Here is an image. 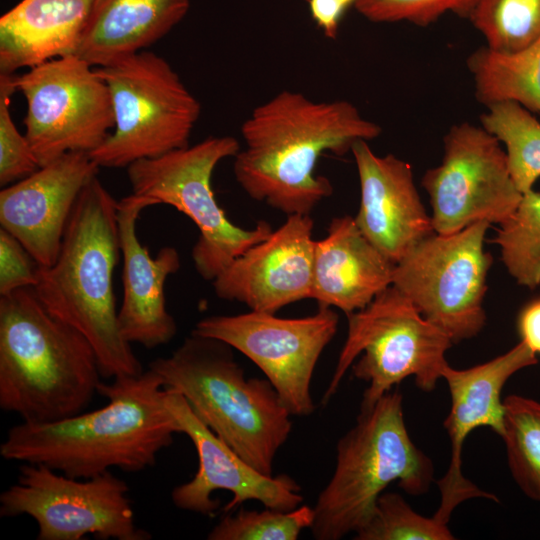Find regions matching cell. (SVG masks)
<instances>
[{
    "label": "cell",
    "instance_id": "3957f363",
    "mask_svg": "<svg viewBox=\"0 0 540 540\" xmlns=\"http://www.w3.org/2000/svg\"><path fill=\"white\" fill-rule=\"evenodd\" d=\"M118 201L97 176L83 188L56 261L38 265L33 287L43 306L81 332L98 358L102 377L138 376L144 370L122 336L113 291L121 248Z\"/></svg>",
    "mask_w": 540,
    "mask_h": 540
},
{
    "label": "cell",
    "instance_id": "7402d4cb",
    "mask_svg": "<svg viewBox=\"0 0 540 540\" xmlns=\"http://www.w3.org/2000/svg\"><path fill=\"white\" fill-rule=\"evenodd\" d=\"M92 0H21L0 18V73L75 55Z\"/></svg>",
    "mask_w": 540,
    "mask_h": 540
},
{
    "label": "cell",
    "instance_id": "e0dca14e",
    "mask_svg": "<svg viewBox=\"0 0 540 540\" xmlns=\"http://www.w3.org/2000/svg\"><path fill=\"white\" fill-rule=\"evenodd\" d=\"M310 215H289L269 236L235 258L212 281L217 297L276 313L311 298L315 240Z\"/></svg>",
    "mask_w": 540,
    "mask_h": 540
},
{
    "label": "cell",
    "instance_id": "d590c367",
    "mask_svg": "<svg viewBox=\"0 0 540 540\" xmlns=\"http://www.w3.org/2000/svg\"><path fill=\"white\" fill-rule=\"evenodd\" d=\"M342 1L347 7L350 6L351 4L354 5V3L356 2V0H340Z\"/></svg>",
    "mask_w": 540,
    "mask_h": 540
},
{
    "label": "cell",
    "instance_id": "5b68a950",
    "mask_svg": "<svg viewBox=\"0 0 540 540\" xmlns=\"http://www.w3.org/2000/svg\"><path fill=\"white\" fill-rule=\"evenodd\" d=\"M149 369L248 464L273 475L292 415L267 379L246 378L231 346L191 332L169 356L152 360Z\"/></svg>",
    "mask_w": 540,
    "mask_h": 540
},
{
    "label": "cell",
    "instance_id": "4316f807",
    "mask_svg": "<svg viewBox=\"0 0 540 540\" xmlns=\"http://www.w3.org/2000/svg\"><path fill=\"white\" fill-rule=\"evenodd\" d=\"M491 242L500 247L501 259L519 285L531 290L540 285V192L522 195Z\"/></svg>",
    "mask_w": 540,
    "mask_h": 540
},
{
    "label": "cell",
    "instance_id": "e575fe53",
    "mask_svg": "<svg viewBox=\"0 0 540 540\" xmlns=\"http://www.w3.org/2000/svg\"><path fill=\"white\" fill-rule=\"evenodd\" d=\"M521 338L536 355L540 354V297L522 308L517 319Z\"/></svg>",
    "mask_w": 540,
    "mask_h": 540
},
{
    "label": "cell",
    "instance_id": "7c38bea8",
    "mask_svg": "<svg viewBox=\"0 0 540 540\" xmlns=\"http://www.w3.org/2000/svg\"><path fill=\"white\" fill-rule=\"evenodd\" d=\"M15 86L27 103L24 134L40 167L69 152L90 154L114 127L107 84L76 55L15 75Z\"/></svg>",
    "mask_w": 540,
    "mask_h": 540
},
{
    "label": "cell",
    "instance_id": "6da1fadb",
    "mask_svg": "<svg viewBox=\"0 0 540 540\" xmlns=\"http://www.w3.org/2000/svg\"><path fill=\"white\" fill-rule=\"evenodd\" d=\"M381 132L349 101L316 102L284 90L242 124L245 148L234 157V175L252 199L287 216L309 215L333 192L330 181L315 174L318 159L327 151L344 155Z\"/></svg>",
    "mask_w": 540,
    "mask_h": 540
},
{
    "label": "cell",
    "instance_id": "52a82bcc",
    "mask_svg": "<svg viewBox=\"0 0 540 540\" xmlns=\"http://www.w3.org/2000/svg\"><path fill=\"white\" fill-rule=\"evenodd\" d=\"M347 319V337L323 404L337 392L351 366L353 375L368 383L361 405L374 404L411 376L422 391L434 390L453 341L424 318L399 289L389 286Z\"/></svg>",
    "mask_w": 540,
    "mask_h": 540
},
{
    "label": "cell",
    "instance_id": "7a4b0ae2",
    "mask_svg": "<svg viewBox=\"0 0 540 540\" xmlns=\"http://www.w3.org/2000/svg\"><path fill=\"white\" fill-rule=\"evenodd\" d=\"M98 393L108 400L99 409L14 425L0 445L1 457L82 479L114 468L137 473L154 466L177 433L160 377L148 368L138 376L101 382Z\"/></svg>",
    "mask_w": 540,
    "mask_h": 540
},
{
    "label": "cell",
    "instance_id": "d6986e66",
    "mask_svg": "<svg viewBox=\"0 0 540 540\" xmlns=\"http://www.w3.org/2000/svg\"><path fill=\"white\" fill-rule=\"evenodd\" d=\"M351 152L361 191L355 222L363 235L397 264L435 233L414 184L412 168L393 154H375L366 140L355 142Z\"/></svg>",
    "mask_w": 540,
    "mask_h": 540
},
{
    "label": "cell",
    "instance_id": "8992f818",
    "mask_svg": "<svg viewBox=\"0 0 540 540\" xmlns=\"http://www.w3.org/2000/svg\"><path fill=\"white\" fill-rule=\"evenodd\" d=\"M403 398L395 388L372 405H361L355 425L337 443L336 466L319 493L311 527L317 540H339L362 528L393 481L412 496L434 480L431 459L409 436Z\"/></svg>",
    "mask_w": 540,
    "mask_h": 540
},
{
    "label": "cell",
    "instance_id": "603a6c76",
    "mask_svg": "<svg viewBox=\"0 0 540 540\" xmlns=\"http://www.w3.org/2000/svg\"><path fill=\"white\" fill-rule=\"evenodd\" d=\"M189 7V0H92L75 55L100 67L145 50L167 35Z\"/></svg>",
    "mask_w": 540,
    "mask_h": 540
},
{
    "label": "cell",
    "instance_id": "484cf974",
    "mask_svg": "<svg viewBox=\"0 0 540 540\" xmlns=\"http://www.w3.org/2000/svg\"><path fill=\"white\" fill-rule=\"evenodd\" d=\"M504 430L511 475L524 494L540 502V402L521 395L504 398Z\"/></svg>",
    "mask_w": 540,
    "mask_h": 540
},
{
    "label": "cell",
    "instance_id": "f546056e",
    "mask_svg": "<svg viewBox=\"0 0 540 540\" xmlns=\"http://www.w3.org/2000/svg\"><path fill=\"white\" fill-rule=\"evenodd\" d=\"M357 540H453L447 524L415 512L394 492L382 493L367 523L355 534Z\"/></svg>",
    "mask_w": 540,
    "mask_h": 540
},
{
    "label": "cell",
    "instance_id": "9a60e30c",
    "mask_svg": "<svg viewBox=\"0 0 540 540\" xmlns=\"http://www.w3.org/2000/svg\"><path fill=\"white\" fill-rule=\"evenodd\" d=\"M164 402L173 418L177 433L192 441L198 456V469L193 478L173 488L171 500L182 510L212 515L220 506L212 494L227 490L232 499L225 513L248 500L264 507L290 511L301 505V487L288 475H266L248 464L228 444L219 438L194 413L186 399L177 391L165 388Z\"/></svg>",
    "mask_w": 540,
    "mask_h": 540
},
{
    "label": "cell",
    "instance_id": "9c48e42d",
    "mask_svg": "<svg viewBox=\"0 0 540 540\" xmlns=\"http://www.w3.org/2000/svg\"><path fill=\"white\" fill-rule=\"evenodd\" d=\"M240 149L232 136L208 137L127 167L132 194L156 205H170L197 226L200 234L192 259L205 280L213 281L235 258L273 231L264 220L252 229L235 225L216 201L211 186L214 169L221 160L235 157Z\"/></svg>",
    "mask_w": 540,
    "mask_h": 540
},
{
    "label": "cell",
    "instance_id": "4fadbf2b",
    "mask_svg": "<svg viewBox=\"0 0 540 540\" xmlns=\"http://www.w3.org/2000/svg\"><path fill=\"white\" fill-rule=\"evenodd\" d=\"M338 314L319 307L310 316L282 318L252 311L199 320L192 333L225 342L249 358L266 376L292 416L315 410L311 381L316 364L338 327Z\"/></svg>",
    "mask_w": 540,
    "mask_h": 540
},
{
    "label": "cell",
    "instance_id": "4dcf8cb0",
    "mask_svg": "<svg viewBox=\"0 0 540 540\" xmlns=\"http://www.w3.org/2000/svg\"><path fill=\"white\" fill-rule=\"evenodd\" d=\"M14 92H17L15 74L0 73L1 187L31 175L40 167L25 134L19 132L12 119L10 103Z\"/></svg>",
    "mask_w": 540,
    "mask_h": 540
},
{
    "label": "cell",
    "instance_id": "d6a6232c",
    "mask_svg": "<svg viewBox=\"0 0 540 540\" xmlns=\"http://www.w3.org/2000/svg\"><path fill=\"white\" fill-rule=\"evenodd\" d=\"M38 264L21 244L5 229H0V296L15 290L34 287Z\"/></svg>",
    "mask_w": 540,
    "mask_h": 540
},
{
    "label": "cell",
    "instance_id": "ffe728a7",
    "mask_svg": "<svg viewBox=\"0 0 540 540\" xmlns=\"http://www.w3.org/2000/svg\"><path fill=\"white\" fill-rule=\"evenodd\" d=\"M155 205L154 201L131 193L118 201L117 210L123 256L119 329L128 343L147 349L166 345L176 335L175 319L166 306L165 283L181 266L175 247L164 246L152 257L139 241L137 220L142 210Z\"/></svg>",
    "mask_w": 540,
    "mask_h": 540
},
{
    "label": "cell",
    "instance_id": "d4e9b609",
    "mask_svg": "<svg viewBox=\"0 0 540 540\" xmlns=\"http://www.w3.org/2000/svg\"><path fill=\"white\" fill-rule=\"evenodd\" d=\"M480 121L505 145L509 171L520 192L532 190L540 177V122L513 101L487 106Z\"/></svg>",
    "mask_w": 540,
    "mask_h": 540
},
{
    "label": "cell",
    "instance_id": "ba28073f",
    "mask_svg": "<svg viewBox=\"0 0 540 540\" xmlns=\"http://www.w3.org/2000/svg\"><path fill=\"white\" fill-rule=\"evenodd\" d=\"M95 69L114 112L112 131L89 154L99 167L127 168L189 145L201 106L166 59L142 50Z\"/></svg>",
    "mask_w": 540,
    "mask_h": 540
},
{
    "label": "cell",
    "instance_id": "30bf717a",
    "mask_svg": "<svg viewBox=\"0 0 540 540\" xmlns=\"http://www.w3.org/2000/svg\"><path fill=\"white\" fill-rule=\"evenodd\" d=\"M489 226L480 221L453 234L435 232L395 264L392 285L453 343L476 336L486 322Z\"/></svg>",
    "mask_w": 540,
    "mask_h": 540
},
{
    "label": "cell",
    "instance_id": "f1b7e54d",
    "mask_svg": "<svg viewBox=\"0 0 540 540\" xmlns=\"http://www.w3.org/2000/svg\"><path fill=\"white\" fill-rule=\"evenodd\" d=\"M314 509L300 505L290 511L265 507L264 510L241 508L226 515L211 529L209 540H296L311 529Z\"/></svg>",
    "mask_w": 540,
    "mask_h": 540
},
{
    "label": "cell",
    "instance_id": "836d02e7",
    "mask_svg": "<svg viewBox=\"0 0 540 540\" xmlns=\"http://www.w3.org/2000/svg\"><path fill=\"white\" fill-rule=\"evenodd\" d=\"M308 5L312 18L323 34L335 39L347 6L340 0H308Z\"/></svg>",
    "mask_w": 540,
    "mask_h": 540
},
{
    "label": "cell",
    "instance_id": "277c9868",
    "mask_svg": "<svg viewBox=\"0 0 540 540\" xmlns=\"http://www.w3.org/2000/svg\"><path fill=\"white\" fill-rule=\"evenodd\" d=\"M94 348L52 315L33 287L0 296V408L22 422L77 415L102 382Z\"/></svg>",
    "mask_w": 540,
    "mask_h": 540
},
{
    "label": "cell",
    "instance_id": "8fae6325",
    "mask_svg": "<svg viewBox=\"0 0 540 540\" xmlns=\"http://www.w3.org/2000/svg\"><path fill=\"white\" fill-rule=\"evenodd\" d=\"M0 515L31 517L38 540L150 538L136 524L128 484L111 471L82 479L22 463L16 482L0 494Z\"/></svg>",
    "mask_w": 540,
    "mask_h": 540
},
{
    "label": "cell",
    "instance_id": "83f0119b",
    "mask_svg": "<svg viewBox=\"0 0 540 540\" xmlns=\"http://www.w3.org/2000/svg\"><path fill=\"white\" fill-rule=\"evenodd\" d=\"M468 19L498 52H516L540 38V0H477Z\"/></svg>",
    "mask_w": 540,
    "mask_h": 540
},
{
    "label": "cell",
    "instance_id": "2e32d148",
    "mask_svg": "<svg viewBox=\"0 0 540 540\" xmlns=\"http://www.w3.org/2000/svg\"><path fill=\"white\" fill-rule=\"evenodd\" d=\"M536 354L520 340L496 358L467 368L454 369L448 363L442 370L450 395L451 409L443 425L451 442V460L438 481L440 505L433 517L443 524L462 502L471 498L497 501L494 494L479 489L462 472V448L467 436L478 427H489L500 437L504 430L503 387L521 369L535 365Z\"/></svg>",
    "mask_w": 540,
    "mask_h": 540
},
{
    "label": "cell",
    "instance_id": "cb8c5ba5",
    "mask_svg": "<svg viewBox=\"0 0 540 540\" xmlns=\"http://www.w3.org/2000/svg\"><path fill=\"white\" fill-rule=\"evenodd\" d=\"M467 66L478 102L489 106L513 101L529 111L540 112V38L510 53L482 46L470 54Z\"/></svg>",
    "mask_w": 540,
    "mask_h": 540
},
{
    "label": "cell",
    "instance_id": "5bb4252c",
    "mask_svg": "<svg viewBox=\"0 0 540 540\" xmlns=\"http://www.w3.org/2000/svg\"><path fill=\"white\" fill-rule=\"evenodd\" d=\"M443 143L441 164L427 170L421 181L434 231L448 235L480 221L507 219L523 194L500 141L482 126L461 122L450 127Z\"/></svg>",
    "mask_w": 540,
    "mask_h": 540
},
{
    "label": "cell",
    "instance_id": "ac0fdd59",
    "mask_svg": "<svg viewBox=\"0 0 540 540\" xmlns=\"http://www.w3.org/2000/svg\"><path fill=\"white\" fill-rule=\"evenodd\" d=\"M99 168L88 153L69 152L2 187L1 228L17 238L39 266H51L76 202Z\"/></svg>",
    "mask_w": 540,
    "mask_h": 540
},
{
    "label": "cell",
    "instance_id": "44dd1931",
    "mask_svg": "<svg viewBox=\"0 0 540 540\" xmlns=\"http://www.w3.org/2000/svg\"><path fill=\"white\" fill-rule=\"evenodd\" d=\"M395 264L360 231L354 217L334 218L315 240L311 299L346 315L366 307L392 285Z\"/></svg>",
    "mask_w": 540,
    "mask_h": 540
},
{
    "label": "cell",
    "instance_id": "1f68e13d",
    "mask_svg": "<svg viewBox=\"0 0 540 540\" xmlns=\"http://www.w3.org/2000/svg\"><path fill=\"white\" fill-rule=\"evenodd\" d=\"M477 0H356V10L377 23L410 22L427 26L452 12L469 18Z\"/></svg>",
    "mask_w": 540,
    "mask_h": 540
}]
</instances>
